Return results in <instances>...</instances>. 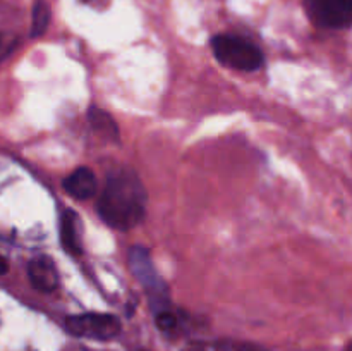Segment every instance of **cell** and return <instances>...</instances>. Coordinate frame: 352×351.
<instances>
[{"mask_svg":"<svg viewBox=\"0 0 352 351\" xmlns=\"http://www.w3.org/2000/svg\"><path fill=\"white\" fill-rule=\"evenodd\" d=\"M146 200V191L134 172L124 169L112 172L98 200L100 217L110 227L133 229L144 219Z\"/></svg>","mask_w":352,"mask_h":351,"instance_id":"obj_1","label":"cell"},{"mask_svg":"<svg viewBox=\"0 0 352 351\" xmlns=\"http://www.w3.org/2000/svg\"><path fill=\"white\" fill-rule=\"evenodd\" d=\"M212 48L220 64L239 71H256L265 61L260 48L239 36L219 34L212 40Z\"/></svg>","mask_w":352,"mask_h":351,"instance_id":"obj_2","label":"cell"},{"mask_svg":"<svg viewBox=\"0 0 352 351\" xmlns=\"http://www.w3.org/2000/svg\"><path fill=\"white\" fill-rule=\"evenodd\" d=\"M129 267L133 270V275L138 281L143 284L144 291L148 292L151 301V308L155 313H160L168 310L170 306V296H168V289L165 286L164 279L157 274L151 262L150 253L146 248L134 246L129 251Z\"/></svg>","mask_w":352,"mask_h":351,"instance_id":"obj_3","label":"cell"},{"mask_svg":"<svg viewBox=\"0 0 352 351\" xmlns=\"http://www.w3.org/2000/svg\"><path fill=\"white\" fill-rule=\"evenodd\" d=\"M65 329L78 337L107 341L120 332V322L117 317L107 313H85L65 319Z\"/></svg>","mask_w":352,"mask_h":351,"instance_id":"obj_4","label":"cell"},{"mask_svg":"<svg viewBox=\"0 0 352 351\" xmlns=\"http://www.w3.org/2000/svg\"><path fill=\"white\" fill-rule=\"evenodd\" d=\"M316 23L327 28H342L352 21V0H313Z\"/></svg>","mask_w":352,"mask_h":351,"instance_id":"obj_5","label":"cell"},{"mask_svg":"<svg viewBox=\"0 0 352 351\" xmlns=\"http://www.w3.org/2000/svg\"><path fill=\"white\" fill-rule=\"evenodd\" d=\"M28 277L41 292H52L58 288V270L48 257H36L28 264Z\"/></svg>","mask_w":352,"mask_h":351,"instance_id":"obj_6","label":"cell"},{"mask_svg":"<svg viewBox=\"0 0 352 351\" xmlns=\"http://www.w3.org/2000/svg\"><path fill=\"white\" fill-rule=\"evenodd\" d=\"M64 189L76 200H89L96 193V176L88 167H79L64 179Z\"/></svg>","mask_w":352,"mask_h":351,"instance_id":"obj_7","label":"cell"},{"mask_svg":"<svg viewBox=\"0 0 352 351\" xmlns=\"http://www.w3.org/2000/svg\"><path fill=\"white\" fill-rule=\"evenodd\" d=\"M60 243L71 255H79L82 251L81 240H79V220L74 210H65L62 213Z\"/></svg>","mask_w":352,"mask_h":351,"instance_id":"obj_8","label":"cell"},{"mask_svg":"<svg viewBox=\"0 0 352 351\" xmlns=\"http://www.w3.org/2000/svg\"><path fill=\"white\" fill-rule=\"evenodd\" d=\"M88 120L93 126V129L100 131V133L107 134V136L117 138V133H119L117 124L113 123V119L109 114L100 110L98 107H91V109L88 110Z\"/></svg>","mask_w":352,"mask_h":351,"instance_id":"obj_9","label":"cell"},{"mask_svg":"<svg viewBox=\"0 0 352 351\" xmlns=\"http://www.w3.org/2000/svg\"><path fill=\"white\" fill-rule=\"evenodd\" d=\"M50 23V9L45 0H34L33 21H31V36L38 38L47 31Z\"/></svg>","mask_w":352,"mask_h":351,"instance_id":"obj_10","label":"cell"},{"mask_svg":"<svg viewBox=\"0 0 352 351\" xmlns=\"http://www.w3.org/2000/svg\"><path fill=\"white\" fill-rule=\"evenodd\" d=\"M157 326L160 327L162 330L168 332V330H174L175 326H177V319L172 312L165 310V312L157 313Z\"/></svg>","mask_w":352,"mask_h":351,"instance_id":"obj_11","label":"cell"},{"mask_svg":"<svg viewBox=\"0 0 352 351\" xmlns=\"http://www.w3.org/2000/svg\"><path fill=\"white\" fill-rule=\"evenodd\" d=\"M236 351H265V350L260 346H254V344H239V346H236Z\"/></svg>","mask_w":352,"mask_h":351,"instance_id":"obj_12","label":"cell"},{"mask_svg":"<svg viewBox=\"0 0 352 351\" xmlns=\"http://www.w3.org/2000/svg\"><path fill=\"white\" fill-rule=\"evenodd\" d=\"M9 270V264H7V260L3 257H0V275H3L6 272Z\"/></svg>","mask_w":352,"mask_h":351,"instance_id":"obj_13","label":"cell"},{"mask_svg":"<svg viewBox=\"0 0 352 351\" xmlns=\"http://www.w3.org/2000/svg\"><path fill=\"white\" fill-rule=\"evenodd\" d=\"M344 351H352V343L347 344V346H346V350H344Z\"/></svg>","mask_w":352,"mask_h":351,"instance_id":"obj_14","label":"cell"},{"mask_svg":"<svg viewBox=\"0 0 352 351\" xmlns=\"http://www.w3.org/2000/svg\"><path fill=\"white\" fill-rule=\"evenodd\" d=\"M188 351H203V350H188Z\"/></svg>","mask_w":352,"mask_h":351,"instance_id":"obj_15","label":"cell"}]
</instances>
